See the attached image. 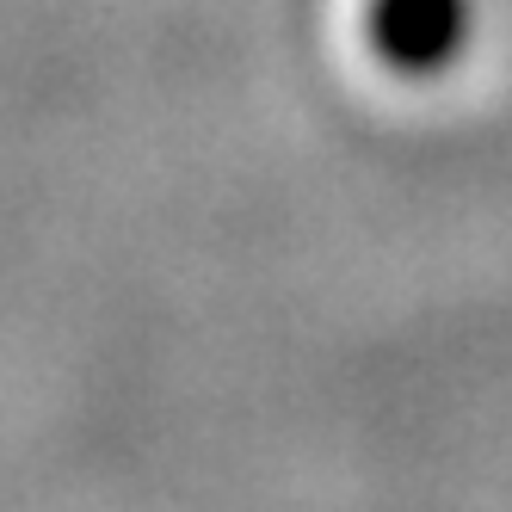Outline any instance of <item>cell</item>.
Wrapping results in <instances>:
<instances>
[{
    "mask_svg": "<svg viewBox=\"0 0 512 512\" xmlns=\"http://www.w3.org/2000/svg\"><path fill=\"white\" fill-rule=\"evenodd\" d=\"M377 50L401 68H438L463 50L469 0H377L371 13Z\"/></svg>",
    "mask_w": 512,
    "mask_h": 512,
    "instance_id": "1",
    "label": "cell"
}]
</instances>
